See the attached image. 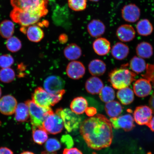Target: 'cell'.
<instances>
[{
    "label": "cell",
    "mask_w": 154,
    "mask_h": 154,
    "mask_svg": "<svg viewBox=\"0 0 154 154\" xmlns=\"http://www.w3.org/2000/svg\"><path fill=\"white\" fill-rule=\"evenodd\" d=\"M80 131L90 149L101 150L109 147L112 142V125L103 115H96L84 120L80 124Z\"/></svg>",
    "instance_id": "6da1fadb"
},
{
    "label": "cell",
    "mask_w": 154,
    "mask_h": 154,
    "mask_svg": "<svg viewBox=\"0 0 154 154\" xmlns=\"http://www.w3.org/2000/svg\"><path fill=\"white\" fill-rule=\"evenodd\" d=\"M48 12V9L24 10L13 8L10 17L13 22L26 27L37 23Z\"/></svg>",
    "instance_id": "7a4b0ae2"
},
{
    "label": "cell",
    "mask_w": 154,
    "mask_h": 154,
    "mask_svg": "<svg viewBox=\"0 0 154 154\" xmlns=\"http://www.w3.org/2000/svg\"><path fill=\"white\" fill-rule=\"evenodd\" d=\"M109 81L115 89L128 87L135 79V73L126 68L115 69L109 75Z\"/></svg>",
    "instance_id": "3957f363"
},
{
    "label": "cell",
    "mask_w": 154,
    "mask_h": 154,
    "mask_svg": "<svg viewBox=\"0 0 154 154\" xmlns=\"http://www.w3.org/2000/svg\"><path fill=\"white\" fill-rule=\"evenodd\" d=\"M26 103L28 105L31 123L32 127L43 126V123L46 117L53 111L49 108L39 106L32 100L27 101Z\"/></svg>",
    "instance_id": "277c9868"
},
{
    "label": "cell",
    "mask_w": 154,
    "mask_h": 154,
    "mask_svg": "<svg viewBox=\"0 0 154 154\" xmlns=\"http://www.w3.org/2000/svg\"><path fill=\"white\" fill-rule=\"evenodd\" d=\"M55 113L61 117L65 129L69 132L78 129L81 124L80 117L70 109H58Z\"/></svg>",
    "instance_id": "5b68a950"
},
{
    "label": "cell",
    "mask_w": 154,
    "mask_h": 154,
    "mask_svg": "<svg viewBox=\"0 0 154 154\" xmlns=\"http://www.w3.org/2000/svg\"><path fill=\"white\" fill-rule=\"evenodd\" d=\"M43 126L48 133L56 134L62 131L64 125L61 117L53 112L46 117Z\"/></svg>",
    "instance_id": "8992f818"
},
{
    "label": "cell",
    "mask_w": 154,
    "mask_h": 154,
    "mask_svg": "<svg viewBox=\"0 0 154 154\" xmlns=\"http://www.w3.org/2000/svg\"><path fill=\"white\" fill-rule=\"evenodd\" d=\"M48 0H11L13 8L24 10L47 9Z\"/></svg>",
    "instance_id": "52a82bcc"
},
{
    "label": "cell",
    "mask_w": 154,
    "mask_h": 154,
    "mask_svg": "<svg viewBox=\"0 0 154 154\" xmlns=\"http://www.w3.org/2000/svg\"><path fill=\"white\" fill-rule=\"evenodd\" d=\"M32 101L39 106L44 108L54 106L52 95L41 87L35 90L32 96Z\"/></svg>",
    "instance_id": "ba28073f"
},
{
    "label": "cell",
    "mask_w": 154,
    "mask_h": 154,
    "mask_svg": "<svg viewBox=\"0 0 154 154\" xmlns=\"http://www.w3.org/2000/svg\"><path fill=\"white\" fill-rule=\"evenodd\" d=\"M109 120L115 129H122L125 131L128 132L133 129L135 127L133 117L129 114L111 118Z\"/></svg>",
    "instance_id": "9c48e42d"
},
{
    "label": "cell",
    "mask_w": 154,
    "mask_h": 154,
    "mask_svg": "<svg viewBox=\"0 0 154 154\" xmlns=\"http://www.w3.org/2000/svg\"><path fill=\"white\" fill-rule=\"evenodd\" d=\"M65 85V82L62 78L54 75L48 77L44 83V89L51 95H54L63 91Z\"/></svg>",
    "instance_id": "30bf717a"
},
{
    "label": "cell",
    "mask_w": 154,
    "mask_h": 154,
    "mask_svg": "<svg viewBox=\"0 0 154 154\" xmlns=\"http://www.w3.org/2000/svg\"><path fill=\"white\" fill-rule=\"evenodd\" d=\"M153 111L147 106H140L136 108L134 112V119L140 125H147L152 118Z\"/></svg>",
    "instance_id": "8fae6325"
},
{
    "label": "cell",
    "mask_w": 154,
    "mask_h": 154,
    "mask_svg": "<svg viewBox=\"0 0 154 154\" xmlns=\"http://www.w3.org/2000/svg\"><path fill=\"white\" fill-rule=\"evenodd\" d=\"M17 106L15 98L11 95L3 96L0 99V112L5 115H12L15 113Z\"/></svg>",
    "instance_id": "7c38bea8"
},
{
    "label": "cell",
    "mask_w": 154,
    "mask_h": 154,
    "mask_svg": "<svg viewBox=\"0 0 154 154\" xmlns=\"http://www.w3.org/2000/svg\"><path fill=\"white\" fill-rule=\"evenodd\" d=\"M121 15L123 19L126 22H136L140 18V10L136 5L130 4L123 7L121 10Z\"/></svg>",
    "instance_id": "4fadbf2b"
},
{
    "label": "cell",
    "mask_w": 154,
    "mask_h": 154,
    "mask_svg": "<svg viewBox=\"0 0 154 154\" xmlns=\"http://www.w3.org/2000/svg\"><path fill=\"white\" fill-rule=\"evenodd\" d=\"M66 72L69 78L74 80H78L84 76L85 68L83 63L80 61H72L67 65Z\"/></svg>",
    "instance_id": "5bb4252c"
},
{
    "label": "cell",
    "mask_w": 154,
    "mask_h": 154,
    "mask_svg": "<svg viewBox=\"0 0 154 154\" xmlns=\"http://www.w3.org/2000/svg\"><path fill=\"white\" fill-rule=\"evenodd\" d=\"M152 89L150 82L144 78L137 80L134 84V92L138 97H146L151 94Z\"/></svg>",
    "instance_id": "9a60e30c"
},
{
    "label": "cell",
    "mask_w": 154,
    "mask_h": 154,
    "mask_svg": "<svg viewBox=\"0 0 154 154\" xmlns=\"http://www.w3.org/2000/svg\"><path fill=\"white\" fill-rule=\"evenodd\" d=\"M117 37L121 41L128 42L132 41L136 35V32L133 27L129 24L121 25L117 29Z\"/></svg>",
    "instance_id": "2e32d148"
},
{
    "label": "cell",
    "mask_w": 154,
    "mask_h": 154,
    "mask_svg": "<svg viewBox=\"0 0 154 154\" xmlns=\"http://www.w3.org/2000/svg\"><path fill=\"white\" fill-rule=\"evenodd\" d=\"M103 87V82L96 76L91 77L86 82V90L88 93L92 95L99 94Z\"/></svg>",
    "instance_id": "e0dca14e"
},
{
    "label": "cell",
    "mask_w": 154,
    "mask_h": 154,
    "mask_svg": "<svg viewBox=\"0 0 154 154\" xmlns=\"http://www.w3.org/2000/svg\"><path fill=\"white\" fill-rule=\"evenodd\" d=\"M93 48L97 54L101 56L107 55L111 49L110 42L105 38H99L94 42Z\"/></svg>",
    "instance_id": "ac0fdd59"
},
{
    "label": "cell",
    "mask_w": 154,
    "mask_h": 154,
    "mask_svg": "<svg viewBox=\"0 0 154 154\" xmlns=\"http://www.w3.org/2000/svg\"><path fill=\"white\" fill-rule=\"evenodd\" d=\"M87 29L88 33L92 37H99L104 33L105 26L101 21L95 19L89 23Z\"/></svg>",
    "instance_id": "d6986e66"
},
{
    "label": "cell",
    "mask_w": 154,
    "mask_h": 154,
    "mask_svg": "<svg viewBox=\"0 0 154 154\" xmlns=\"http://www.w3.org/2000/svg\"><path fill=\"white\" fill-rule=\"evenodd\" d=\"M129 48L124 43H117L113 45L111 50V54L115 59L122 60L128 56Z\"/></svg>",
    "instance_id": "ffe728a7"
},
{
    "label": "cell",
    "mask_w": 154,
    "mask_h": 154,
    "mask_svg": "<svg viewBox=\"0 0 154 154\" xmlns=\"http://www.w3.org/2000/svg\"><path fill=\"white\" fill-rule=\"evenodd\" d=\"M26 33L28 39L35 43L41 41L44 36L43 30L40 27L33 25L28 26Z\"/></svg>",
    "instance_id": "44dd1931"
},
{
    "label": "cell",
    "mask_w": 154,
    "mask_h": 154,
    "mask_svg": "<svg viewBox=\"0 0 154 154\" xmlns=\"http://www.w3.org/2000/svg\"><path fill=\"white\" fill-rule=\"evenodd\" d=\"M88 70L92 75L100 76L103 75L106 70L104 62L101 60H93L88 65Z\"/></svg>",
    "instance_id": "7402d4cb"
},
{
    "label": "cell",
    "mask_w": 154,
    "mask_h": 154,
    "mask_svg": "<svg viewBox=\"0 0 154 154\" xmlns=\"http://www.w3.org/2000/svg\"><path fill=\"white\" fill-rule=\"evenodd\" d=\"M88 103L86 100L83 97L75 98L71 102V110L77 115H81L85 112L88 107Z\"/></svg>",
    "instance_id": "603a6c76"
},
{
    "label": "cell",
    "mask_w": 154,
    "mask_h": 154,
    "mask_svg": "<svg viewBox=\"0 0 154 154\" xmlns=\"http://www.w3.org/2000/svg\"><path fill=\"white\" fill-rule=\"evenodd\" d=\"M117 96L119 101L124 105L130 104L134 100V92L128 87L119 90L117 93Z\"/></svg>",
    "instance_id": "cb8c5ba5"
},
{
    "label": "cell",
    "mask_w": 154,
    "mask_h": 154,
    "mask_svg": "<svg viewBox=\"0 0 154 154\" xmlns=\"http://www.w3.org/2000/svg\"><path fill=\"white\" fill-rule=\"evenodd\" d=\"M63 53L65 57L70 60H75L81 56L82 51L81 48L75 44H69L65 48Z\"/></svg>",
    "instance_id": "d4e9b609"
},
{
    "label": "cell",
    "mask_w": 154,
    "mask_h": 154,
    "mask_svg": "<svg viewBox=\"0 0 154 154\" xmlns=\"http://www.w3.org/2000/svg\"><path fill=\"white\" fill-rule=\"evenodd\" d=\"M32 138L35 143L42 145L47 141L48 132L43 126L32 127Z\"/></svg>",
    "instance_id": "484cf974"
},
{
    "label": "cell",
    "mask_w": 154,
    "mask_h": 154,
    "mask_svg": "<svg viewBox=\"0 0 154 154\" xmlns=\"http://www.w3.org/2000/svg\"><path fill=\"white\" fill-rule=\"evenodd\" d=\"M15 113V120L19 122H26L30 117L29 108L26 103H21L17 105Z\"/></svg>",
    "instance_id": "4316f807"
},
{
    "label": "cell",
    "mask_w": 154,
    "mask_h": 154,
    "mask_svg": "<svg viewBox=\"0 0 154 154\" xmlns=\"http://www.w3.org/2000/svg\"><path fill=\"white\" fill-rule=\"evenodd\" d=\"M136 52L138 56L142 58H149L153 55V48L150 43L142 42L137 46Z\"/></svg>",
    "instance_id": "83f0119b"
},
{
    "label": "cell",
    "mask_w": 154,
    "mask_h": 154,
    "mask_svg": "<svg viewBox=\"0 0 154 154\" xmlns=\"http://www.w3.org/2000/svg\"><path fill=\"white\" fill-rule=\"evenodd\" d=\"M123 108L119 102L113 101L107 103L105 106V109L107 114L111 118L119 116L122 112Z\"/></svg>",
    "instance_id": "f1b7e54d"
},
{
    "label": "cell",
    "mask_w": 154,
    "mask_h": 154,
    "mask_svg": "<svg viewBox=\"0 0 154 154\" xmlns=\"http://www.w3.org/2000/svg\"><path fill=\"white\" fill-rule=\"evenodd\" d=\"M136 30L140 35L147 36L150 35L153 32L152 25L147 19L140 20L136 25Z\"/></svg>",
    "instance_id": "f546056e"
},
{
    "label": "cell",
    "mask_w": 154,
    "mask_h": 154,
    "mask_svg": "<svg viewBox=\"0 0 154 154\" xmlns=\"http://www.w3.org/2000/svg\"><path fill=\"white\" fill-rule=\"evenodd\" d=\"M15 26L12 21L5 20L0 23V35L3 38H8L12 36Z\"/></svg>",
    "instance_id": "4dcf8cb0"
},
{
    "label": "cell",
    "mask_w": 154,
    "mask_h": 154,
    "mask_svg": "<svg viewBox=\"0 0 154 154\" xmlns=\"http://www.w3.org/2000/svg\"><path fill=\"white\" fill-rule=\"evenodd\" d=\"M147 65L143 58L136 56L133 57L130 62L131 69L134 72L138 74L146 70Z\"/></svg>",
    "instance_id": "1f68e13d"
},
{
    "label": "cell",
    "mask_w": 154,
    "mask_h": 154,
    "mask_svg": "<svg viewBox=\"0 0 154 154\" xmlns=\"http://www.w3.org/2000/svg\"><path fill=\"white\" fill-rule=\"evenodd\" d=\"M99 97L102 101L105 103L113 101L115 99V92L110 87H103L99 93Z\"/></svg>",
    "instance_id": "d6a6232c"
},
{
    "label": "cell",
    "mask_w": 154,
    "mask_h": 154,
    "mask_svg": "<svg viewBox=\"0 0 154 154\" xmlns=\"http://www.w3.org/2000/svg\"><path fill=\"white\" fill-rule=\"evenodd\" d=\"M6 45L9 51L14 53L18 51L21 49L22 44L18 38L12 36L8 38Z\"/></svg>",
    "instance_id": "836d02e7"
},
{
    "label": "cell",
    "mask_w": 154,
    "mask_h": 154,
    "mask_svg": "<svg viewBox=\"0 0 154 154\" xmlns=\"http://www.w3.org/2000/svg\"><path fill=\"white\" fill-rule=\"evenodd\" d=\"M15 73L10 68H3L0 70V80L4 83L11 82L14 80Z\"/></svg>",
    "instance_id": "e575fe53"
},
{
    "label": "cell",
    "mask_w": 154,
    "mask_h": 154,
    "mask_svg": "<svg viewBox=\"0 0 154 154\" xmlns=\"http://www.w3.org/2000/svg\"><path fill=\"white\" fill-rule=\"evenodd\" d=\"M70 8L75 11H81L86 8V0H68Z\"/></svg>",
    "instance_id": "d590c367"
},
{
    "label": "cell",
    "mask_w": 154,
    "mask_h": 154,
    "mask_svg": "<svg viewBox=\"0 0 154 154\" xmlns=\"http://www.w3.org/2000/svg\"><path fill=\"white\" fill-rule=\"evenodd\" d=\"M61 144L55 138H50L46 141L45 148L46 151L53 153L60 149Z\"/></svg>",
    "instance_id": "8d00e7d4"
},
{
    "label": "cell",
    "mask_w": 154,
    "mask_h": 154,
    "mask_svg": "<svg viewBox=\"0 0 154 154\" xmlns=\"http://www.w3.org/2000/svg\"><path fill=\"white\" fill-rule=\"evenodd\" d=\"M14 62V59L10 55L5 54L0 56V67L3 69L9 68Z\"/></svg>",
    "instance_id": "74e56055"
},
{
    "label": "cell",
    "mask_w": 154,
    "mask_h": 154,
    "mask_svg": "<svg viewBox=\"0 0 154 154\" xmlns=\"http://www.w3.org/2000/svg\"><path fill=\"white\" fill-rule=\"evenodd\" d=\"M145 74L142 75L144 79L150 82H154V65L147 64Z\"/></svg>",
    "instance_id": "f35d334b"
},
{
    "label": "cell",
    "mask_w": 154,
    "mask_h": 154,
    "mask_svg": "<svg viewBox=\"0 0 154 154\" xmlns=\"http://www.w3.org/2000/svg\"><path fill=\"white\" fill-rule=\"evenodd\" d=\"M63 154H83L80 150L76 148L66 149L63 150Z\"/></svg>",
    "instance_id": "ab89813d"
},
{
    "label": "cell",
    "mask_w": 154,
    "mask_h": 154,
    "mask_svg": "<svg viewBox=\"0 0 154 154\" xmlns=\"http://www.w3.org/2000/svg\"><path fill=\"white\" fill-rule=\"evenodd\" d=\"M85 112L87 115L89 117L94 116L95 115L97 111L96 109L95 108L93 107H88L86 109Z\"/></svg>",
    "instance_id": "60d3db41"
},
{
    "label": "cell",
    "mask_w": 154,
    "mask_h": 154,
    "mask_svg": "<svg viewBox=\"0 0 154 154\" xmlns=\"http://www.w3.org/2000/svg\"><path fill=\"white\" fill-rule=\"evenodd\" d=\"M0 154H13V152L8 148L2 147L0 148Z\"/></svg>",
    "instance_id": "b9f144b4"
},
{
    "label": "cell",
    "mask_w": 154,
    "mask_h": 154,
    "mask_svg": "<svg viewBox=\"0 0 154 154\" xmlns=\"http://www.w3.org/2000/svg\"><path fill=\"white\" fill-rule=\"evenodd\" d=\"M149 104V107L151 108L153 113H154V92L150 98Z\"/></svg>",
    "instance_id": "7bdbcfd3"
},
{
    "label": "cell",
    "mask_w": 154,
    "mask_h": 154,
    "mask_svg": "<svg viewBox=\"0 0 154 154\" xmlns=\"http://www.w3.org/2000/svg\"><path fill=\"white\" fill-rule=\"evenodd\" d=\"M147 126L149 127L152 131L154 132V116L152 117Z\"/></svg>",
    "instance_id": "ee69618b"
},
{
    "label": "cell",
    "mask_w": 154,
    "mask_h": 154,
    "mask_svg": "<svg viewBox=\"0 0 154 154\" xmlns=\"http://www.w3.org/2000/svg\"><path fill=\"white\" fill-rule=\"evenodd\" d=\"M67 38L66 35H61L60 36L59 40L60 43H65L67 42Z\"/></svg>",
    "instance_id": "f6af8a7d"
},
{
    "label": "cell",
    "mask_w": 154,
    "mask_h": 154,
    "mask_svg": "<svg viewBox=\"0 0 154 154\" xmlns=\"http://www.w3.org/2000/svg\"><path fill=\"white\" fill-rule=\"evenodd\" d=\"M20 154H35L32 152L28 151H26L22 152V153H21Z\"/></svg>",
    "instance_id": "bcb514c9"
},
{
    "label": "cell",
    "mask_w": 154,
    "mask_h": 154,
    "mask_svg": "<svg viewBox=\"0 0 154 154\" xmlns=\"http://www.w3.org/2000/svg\"><path fill=\"white\" fill-rule=\"evenodd\" d=\"M41 154H57L56 153H55L54 152L51 153L47 151H43L42 152Z\"/></svg>",
    "instance_id": "7dc6e473"
},
{
    "label": "cell",
    "mask_w": 154,
    "mask_h": 154,
    "mask_svg": "<svg viewBox=\"0 0 154 154\" xmlns=\"http://www.w3.org/2000/svg\"><path fill=\"white\" fill-rule=\"evenodd\" d=\"M1 95H2V90H1V87H0V97H1Z\"/></svg>",
    "instance_id": "c3c4849f"
},
{
    "label": "cell",
    "mask_w": 154,
    "mask_h": 154,
    "mask_svg": "<svg viewBox=\"0 0 154 154\" xmlns=\"http://www.w3.org/2000/svg\"><path fill=\"white\" fill-rule=\"evenodd\" d=\"M90 1L93 2H97L98 1H99V0H90Z\"/></svg>",
    "instance_id": "681fc988"
},
{
    "label": "cell",
    "mask_w": 154,
    "mask_h": 154,
    "mask_svg": "<svg viewBox=\"0 0 154 154\" xmlns=\"http://www.w3.org/2000/svg\"><path fill=\"white\" fill-rule=\"evenodd\" d=\"M92 154H97L95 152H93V153H92Z\"/></svg>",
    "instance_id": "f907efd6"
},
{
    "label": "cell",
    "mask_w": 154,
    "mask_h": 154,
    "mask_svg": "<svg viewBox=\"0 0 154 154\" xmlns=\"http://www.w3.org/2000/svg\"><path fill=\"white\" fill-rule=\"evenodd\" d=\"M153 86H154V82L153 83Z\"/></svg>",
    "instance_id": "816d5d0a"
},
{
    "label": "cell",
    "mask_w": 154,
    "mask_h": 154,
    "mask_svg": "<svg viewBox=\"0 0 154 154\" xmlns=\"http://www.w3.org/2000/svg\"><path fill=\"white\" fill-rule=\"evenodd\" d=\"M0 124H1V122H0Z\"/></svg>",
    "instance_id": "f5cc1de1"
}]
</instances>
